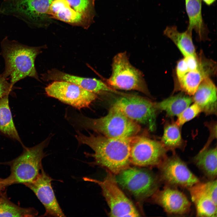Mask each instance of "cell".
I'll use <instances>...</instances> for the list:
<instances>
[{
  "instance_id": "cell-1",
  "label": "cell",
  "mask_w": 217,
  "mask_h": 217,
  "mask_svg": "<svg viewBox=\"0 0 217 217\" xmlns=\"http://www.w3.org/2000/svg\"><path fill=\"white\" fill-rule=\"evenodd\" d=\"M133 137L113 138L92 134L86 136L78 132L76 138L80 144L88 146L94 151L93 153L87 154L94 159L90 164L104 168L108 172L116 175L129 166Z\"/></svg>"
},
{
  "instance_id": "cell-2",
  "label": "cell",
  "mask_w": 217,
  "mask_h": 217,
  "mask_svg": "<svg viewBox=\"0 0 217 217\" xmlns=\"http://www.w3.org/2000/svg\"><path fill=\"white\" fill-rule=\"evenodd\" d=\"M0 54L4 59L5 68L1 74L13 86L27 77L39 80L35 65L37 56L41 52L42 46L31 47L15 41L5 38L1 43Z\"/></svg>"
},
{
  "instance_id": "cell-3",
  "label": "cell",
  "mask_w": 217,
  "mask_h": 217,
  "mask_svg": "<svg viewBox=\"0 0 217 217\" xmlns=\"http://www.w3.org/2000/svg\"><path fill=\"white\" fill-rule=\"evenodd\" d=\"M49 139L31 147L23 146L22 153L14 159L9 162H0V164L10 167V174L3 179L5 187L14 184H25L35 180L43 168L42 161L46 156L43 152Z\"/></svg>"
},
{
  "instance_id": "cell-4",
  "label": "cell",
  "mask_w": 217,
  "mask_h": 217,
  "mask_svg": "<svg viewBox=\"0 0 217 217\" xmlns=\"http://www.w3.org/2000/svg\"><path fill=\"white\" fill-rule=\"evenodd\" d=\"M77 120L83 127L110 138H126L134 136L140 128L138 123L130 119L114 105L104 117L93 119L80 116Z\"/></svg>"
},
{
  "instance_id": "cell-5",
  "label": "cell",
  "mask_w": 217,
  "mask_h": 217,
  "mask_svg": "<svg viewBox=\"0 0 217 217\" xmlns=\"http://www.w3.org/2000/svg\"><path fill=\"white\" fill-rule=\"evenodd\" d=\"M116 175L118 184L140 201L151 197L162 184L158 174L145 168L129 166Z\"/></svg>"
},
{
  "instance_id": "cell-6",
  "label": "cell",
  "mask_w": 217,
  "mask_h": 217,
  "mask_svg": "<svg viewBox=\"0 0 217 217\" xmlns=\"http://www.w3.org/2000/svg\"><path fill=\"white\" fill-rule=\"evenodd\" d=\"M105 83L115 90H134L150 95L142 73L131 64L125 52L114 57L112 73Z\"/></svg>"
},
{
  "instance_id": "cell-7",
  "label": "cell",
  "mask_w": 217,
  "mask_h": 217,
  "mask_svg": "<svg viewBox=\"0 0 217 217\" xmlns=\"http://www.w3.org/2000/svg\"><path fill=\"white\" fill-rule=\"evenodd\" d=\"M114 174L108 171L102 181L87 177L84 181L95 183L101 189L102 194L110 209L111 217L140 216V214L131 201L118 186Z\"/></svg>"
},
{
  "instance_id": "cell-8",
  "label": "cell",
  "mask_w": 217,
  "mask_h": 217,
  "mask_svg": "<svg viewBox=\"0 0 217 217\" xmlns=\"http://www.w3.org/2000/svg\"><path fill=\"white\" fill-rule=\"evenodd\" d=\"M133 121L147 126L154 131L156 128L157 111L155 103L144 98L130 94L121 96L113 105Z\"/></svg>"
},
{
  "instance_id": "cell-9",
  "label": "cell",
  "mask_w": 217,
  "mask_h": 217,
  "mask_svg": "<svg viewBox=\"0 0 217 217\" xmlns=\"http://www.w3.org/2000/svg\"><path fill=\"white\" fill-rule=\"evenodd\" d=\"M157 167L158 175L165 185L188 189L200 181L175 153L167 156Z\"/></svg>"
},
{
  "instance_id": "cell-10",
  "label": "cell",
  "mask_w": 217,
  "mask_h": 217,
  "mask_svg": "<svg viewBox=\"0 0 217 217\" xmlns=\"http://www.w3.org/2000/svg\"><path fill=\"white\" fill-rule=\"evenodd\" d=\"M167 152L160 141L135 136L131 143V163L140 167H157L167 156Z\"/></svg>"
},
{
  "instance_id": "cell-11",
  "label": "cell",
  "mask_w": 217,
  "mask_h": 217,
  "mask_svg": "<svg viewBox=\"0 0 217 217\" xmlns=\"http://www.w3.org/2000/svg\"><path fill=\"white\" fill-rule=\"evenodd\" d=\"M45 90L49 96L78 109L88 107L97 96L75 84L64 81H54Z\"/></svg>"
},
{
  "instance_id": "cell-12",
  "label": "cell",
  "mask_w": 217,
  "mask_h": 217,
  "mask_svg": "<svg viewBox=\"0 0 217 217\" xmlns=\"http://www.w3.org/2000/svg\"><path fill=\"white\" fill-rule=\"evenodd\" d=\"M151 197L153 203L161 206L167 214L183 216L191 210V203L186 196L177 187L165 185Z\"/></svg>"
},
{
  "instance_id": "cell-13",
  "label": "cell",
  "mask_w": 217,
  "mask_h": 217,
  "mask_svg": "<svg viewBox=\"0 0 217 217\" xmlns=\"http://www.w3.org/2000/svg\"><path fill=\"white\" fill-rule=\"evenodd\" d=\"M53 180L42 168L35 180L24 185L34 193L44 206L46 212L42 216L64 217L52 187Z\"/></svg>"
},
{
  "instance_id": "cell-14",
  "label": "cell",
  "mask_w": 217,
  "mask_h": 217,
  "mask_svg": "<svg viewBox=\"0 0 217 217\" xmlns=\"http://www.w3.org/2000/svg\"><path fill=\"white\" fill-rule=\"evenodd\" d=\"M199 55L200 62L198 67L188 71L183 77L177 79L176 90H180L189 96H193L204 80L216 73V63L205 58L202 53Z\"/></svg>"
},
{
  "instance_id": "cell-15",
  "label": "cell",
  "mask_w": 217,
  "mask_h": 217,
  "mask_svg": "<svg viewBox=\"0 0 217 217\" xmlns=\"http://www.w3.org/2000/svg\"><path fill=\"white\" fill-rule=\"evenodd\" d=\"M41 75V78L43 80H61L70 82L96 94L105 92L114 93L115 92L114 90L105 82L100 80L74 76L56 69L49 70Z\"/></svg>"
},
{
  "instance_id": "cell-16",
  "label": "cell",
  "mask_w": 217,
  "mask_h": 217,
  "mask_svg": "<svg viewBox=\"0 0 217 217\" xmlns=\"http://www.w3.org/2000/svg\"><path fill=\"white\" fill-rule=\"evenodd\" d=\"M193 102L206 115H216L217 88L210 77L204 80L192 96Z\"/></svg>"
},
{
  "instance_id": "cell-17",
  "label": "cell",
  "mask_w": 217,
  "mask_h": 217,
  "mask_svg": "<svg viewBox=\"0 0 217 217\" xmlns=\"http://www.w3.org/2000/svg\"><path fill=\"white\" fill-rule=\"evenodd\" d=\"M198 217H217V204L206 192L204 182L200 181L187 189Z\"/></svg>"
},
{
  "instance_id": "cell-18",
  "label": "cell",
  "mask_w": 217,
  "mask_h": 217,
  "mask_svg": "<svg viewBox=\"0 0 217 217\" xmlns=\"http://www.w3.org/2000/svg\"><path fill=\"white\" fill-rule=\"evenodd\" d=\"M48 14L53 18L70 24L87 27L91 24L73 9L66 0H54L50 6Z\"/></svg>"
},
{
  "instance_id": "cell-19",
  "label": "cell",
  "mask_w": 217,
  "mask_h": 217,
  "mask_svg": "<svg viewBox=\"0 0 217 217\" xmlns=\"http://www.w3.org/2000/svg\"><path fill=\"white\" fill-rule=\"evenodd\" d=\"M54 0H16L14 8L19 13L35 20H41L48 15Z\"/></svg>"
},
{
  "instance_id": "cell-20",
  "label": "cell",
  "mask_w": 217,
  "mask_h": 217,
  "mask_svg": "<svg viewBox=\"0 0 217 217\" xmlns=\"http://www.w3.org/2000/svg\"><path fill=\"white\" fill-rule=\"evenodd\" d=\"M186 10L189 19L187 29L195 31L200 40L206 39L207 30L202 14V0H185Z\"/></svg>"
},
{
  "instance_id": "cell-21",
  "label": "cell",
  "mask_w": 217,
  "mask_h": 217,
  "mask_svg": "<svg viewBox=\"0 0 217 217\" xmlns=\"http://www.w3.org/2000/svg\"><path fill=\"white\" fill-rule=\"evenodd\" d=\"M192 32L187 30L179 32L175 26L166 27L164 35L170 39L178 47L184 57L197 55L192 38Z\"/></svg>"
},
{
  "instance_id": "cell-22",
  "label": "cell",
  "mask_w": 217,
  "mask_h": 217,
  "mask_svg": "<svg viewBox=\"0 0 217 217\" xmlns=\"http://www.w3.org/2000/svg\"><path fill=\"white\" fill-rule=\"evenodd\" d=\"M217 147L203 148L192 159L193 163L209 180L217 177Z\"/></svg>"
},
{
  "instance_id": "cell-23",
  "label": "cell",
  "mask_w": 217,
  "mask_h": 217,
  "mask_svg": "<svg viewBox=\"0 0 217 217\" xmlns=\"http://www.w3.org/2000/svg\"><path fill=\"white\" fill-rule=\"evenodd\" d=\"M193 102L192 98L180 93L158 102L155 103L157 110L164 111L169 117L178 116Z\"/></svg>"
},
{
  "instance_id": "cell-24",
  "label": "cell",
  "mask_w": 217,
  "mask_h": 217,
  "mask_svg": "<svg viewBox=\"0 0 217 217\" xmlns=\"http://www.w3.org/2000/svg\"><path fill=\"white\" fill-rule=\"evenodd\" d=\"M8 96L0 99V134L23 144L14 123L9 105Z\"/></svg>"
},
{
  "instance_id": "cell-25",
  "label": "cell",
  "mask_w": 217,
  "mask_h": 217,
  "mask_svg": "<svg viewBox=\"0 0 217 217\" xmlns=\"http://www.w3.org/2000/svg\"><path fill=\"white\" fill-rule=\"evenodd\" d=\"M180 127L174 121L166 122L164 126L160 142L167 151H171L173 154L175 153L176 149L183 150L186 146V142L181 137Z\"/></svg>"
},
{
  "instance_id": "cell-26",
  "label": "cell",
  "mask_w": 217,
  "mask_h": 217,
  "mask_svg": "<svg viewBox=\"0 0 217 217\" xmlns=\"http://www.w3.org/2000/svg\"><path fill=\"white\" fill-rule=\"evenodd\" d=\"M33 208L21 207L11 202L5 193L0 194V217H33L38 215Z\"/></svg>"
},
{
  "instance_id": "cell-27",
  "label": "cell",
  "mask_w": 217,
  "mask_h": 217,
  "mask_svg": "<svg viewBox=\"0 0 217 217\" xmlns=\"http://www.w3.org/2000/svg\"><path fill=\"white\" fill-rule=\"evenodd\" d=\"M70 6L81 14L90 24L94 16L95 0H66Z\"/></svg>"
},
{
  "instance_id": "cell-28",
  "label": "cell",
  "mask_w": 217,
  "mask_h": 217,
  "mask_svg": "<svg viewBox=\"0 0 217 217\" xmlns=\"http://www.w3.org/2000/svg\"><path fill=\"white\" fill-rule=\"evenodd\" d=\"M201 112V111L200 107L194 103L186 108L177 116V119L175 122L181 127L186 122L197 116Z\"/></svg>"
},
{
  "instance_id": "cell-29",
  "label": "cell",
  "mask_w": 217,
  "mask_h": 217,
  "mask_svg": "<svg viewBox=\"0 0 217 217\" xmlns=\"http://www.w3.org/2000/svg\"><path fill=\"white\" fill-rule=\"evenodd\" d=\"M205 189L211 198L217 204V180H209L204 183Z\"/></svg>"
},
{
  "instance_id": "cell-30",
  "label": "cell",
  "mask_w": 217,
  "mask_h": 217,
  "mask_svg": "<svg viewBox=\"0 0 217 217\" xmlns=\"http://www.w3.org/2000/svg\"><path fill=\"white\" fill-rule=\"evenodd\" d=\"M2 74H0V99L9 95L14 88V86H12Z\"/></svg>"
},
{
  "instance_id": "cell-31",
  "label": "cell",
  "mask_w": 217,
  "mask_h": 217,
  "mask_svg": "<svg viewBox=\"0 0 217 217\" xmlns=\"http://www.w3.org/2000/svg\"><path fill=\"white\" fill-rule=\"evenodd\" d=\"M206 125L209 128L210 132V137L208 139L207 143L206 144L203 148H206L208 146L211 141L213 140L212 137L214 139L216 138V136L211 135L213 134H217V124L216 122H212L210 123H207Z\"/></svg>"
},
{
  "instance_id": "cell-32",
  "label": "cell",
  "mask_w": 217,
  "mask_h": 217,
  "mask_svg": "<svg viewBox=\"0 0 217 217\" xmlns=\"http://www.w3.org/2000/svg\"><path fill=\"white\" fill-rule=\"evenodd\" d=\"M5 187L3 183V179L0 178V194L3 189Z\"/></svg>"
},
{
  "instance_id": "cell-33",
  "label": "cell",
  "mask_w": 217,
  "mask_h": 217,
  "mask_svg": "<svg viewBox=\"0 0 217 217\" xmlns=\"http://www.w3.org/2000/svg\"><path fill=\"white\" fill-rule=\"evenodd\" d=\"M207 5H210L213 3L215 0H203Z\"/></svg>"
}]
</instances>
